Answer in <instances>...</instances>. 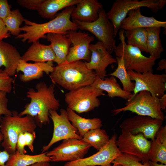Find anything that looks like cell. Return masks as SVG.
<instances>
[{
    "label": "cell",
    "instance_id": "cell-1",
    "mask_svg": "<svg viewBox=\"0 0 166 166\" xmlns=\"http://www.w3.org/2000/svg\"><path fill=\"white\" fill-rule=\"evenodd\" d=\"M54 88V84L48 86L44 81L36 85V91L29 88L27 92V97L30 101L25 105L24 110L18 115L21 117L25 115L32 117L37 125L40 127L49 124V110H57L60 106L59 100L55 96Z\"/></svg>",
    "mask_w": 166,
    "mask_h": 166
},
{
    "label": "cell",
    "instance_id": "cell-2",
    "mask_svg": "<svg viewBox=\"0 0 166 166\" xmlns=\"http://www.w3.org/2000/svg\"><path fill=\"white\" fill-rule=\"evenodd\" d=\"M75 6L65 8L54 18L44 23H38L25 19V25L20 28L21 31L24 33L20 34L15 38L21 39L23 42L27 41L28 43H33L40 38H46V35L48 33L65 35L69 30H77V25L70 19Z\"/></svg>",
    "mask_w": 166,
    "mask_h": 166
},
{
    "label": "cell",
    "instance_id": "cell-3",
    "mask_svg": "<svg viewBox=\"0 0 166 166\" xmlns=\"http://www.w3.org/2000/svg\"><path fill=\"white\" fill-rule=\"evenodd\" d=\"M49 76L53 84L71 91L91 85L97 76L94 71L88 69L85 62L79 60L53 67Z\"/></svg>",
    "mask_w": 166,
    "mask_h": 166
},
{
    "label": "cell",
    "instance_id": "cell-4",
    "mask_svg": "<svg viewBox=\"0 0 166 166\" xmlns=\"http://www.w3.org/2000/svg\"><path fill=\"white\" fill-rule=\"evenodd\" d=\"M37 125L32 117L26 115L20 116L16 111L12 115L2 117L0 122V132L3 139L1 145L10 154L16 151V146L19 135L22 132H34Z\"/></svg>",
    "mask_w": 166,
    "mask_h": 166
},
{
    "label": "cell",
    "instance_id": "cell-5",
    "mask_svg": "<svg viewBox=\"0 0 166 166\" xmlns=\"http://www.w3.org/2000/svg\"><path fill=\"white\" fill-rule=\"evenodd\" d=\"M124 30L121 29L119 33L120 42L116 46L114 52L116 57H122L127 70L143 73L153 72V67L157 58L147 57L138 48L128 45L125 42Z\"/></svg>",
    "mask_w": 166,
    "mask_h": 166
},
{
    "label": "cell",
    "instance_id": "cell-6",
    "mask_svg": "<svg viewBox=\"0 0 166 166\" xmlns=\"http://www.w3.org/2000/svg\"><path fill=\"white\" fill-rule=\"evenodd\" d=\"M129 111L138 115L161 119L164 114L159 104V98L152 96L148 91H141L127 101L124 107L113 109L112 113L116 115L122 112Z\"/></svg>",
    "mask_w": 166,
    "mask_h": 166
},
{
    "label": "cell",
    "instance_id": "cell-7",
    "mask_svg": "<svg viewBox=\"0 0 166 166\" xmlns=\"http://www.w3.org/2000/svg\"><path fill=\"white\" fill-rule=\"evenodd\" d=\"M103 91L91 85L69 91L65 95L68 108L78 113L92 111L98 107L100 102L98 97L104 95Z\"/></svg>",
    "mask_w": 166,
    "mask_h": 166
},
{
    "label": "cell",
    "instance_id": "cell-8",
    "mask_svg": "<svg viewBox=\"0 0 166 166\" xmlns=\"http://www.w3.org/2000/svg\"><path fill=\"white\" fill-rule=\"evenodd\" d=\"M78 29L87 30L93 34L104 45L108 51L113 53L116 46L114 27L102 8L98 13V18L91 23L72 21Z\"/></svg>",
    "mask_w": 166,
    "mask_h": 166
},
{
    "label": "cell",
    "instance_id": "cell-9",
    "mask_svg": "<svg viewBox=\"0 0 166 166\" xmlns=\"http://www.w3.org/2000/svg\"><path fill=\"white\" fill-rule=\"evenodd\" d=\"M116 143L122 153L136 157L143 164L149 160L151 141L148 140L142 133L134 135L122 129Z\"/></svg>",
    "mask_w": 166,
    "mask_h": 166
},
{
    "label": "cell",
    "instance_id": "cell-10",
    "mask_svg": "<svg viewBox=\"0 0 166 166\" xmlns=\"http://www.w3.org/2000/svg\"><path fill=\"white\" fill-rule=\"evenodd\" d=\"M141 7H146L156 12L159 8V0H117L110 10L106 13L107 16L113 25L116 37L120 29L121 24L131 10Z\"/></svg>",
    "mask_w": 166,
    "mask_h": 166
},
{
    "label": "cell",
    "instance_id": "cell-11",
    "mask_svg": "<svg viewBox=\"0 0 166 166\" xmlns=\"http://www.w3.org/2000/svg\"><path fill=\"white\" fill-rule=\"evenodd\" d=\"M127 72L131 80L135 82L132 98L139 92L144 90L148 91L152 96L159 98L165 94V74H154L151 72L140 73L132 70H127Z\"/></svg>",
    "mask_w": 166,
    "mask_h": 166
},
{
    "label": "cell",
    "instance_id": "cell-12",
    "mask_svg": "<svg viewBox=\"0 0 166 166\" xmlns=\"http://www.w3.org/2000/svg\"><path fill=\"white\" fill-rule=\"evenodd\" d=\"M90 147L82 139H69L46 154L52 162L72 161L83 158Z\"/></svg>",
    "mask_w": 166,
    "mask_h": 166
},
{
    "label": "cell",
    "instance_id": "cell-13",
    "mask_svg": "<svg viewBox=\"0 0 166 166\" xmlns=\"http://www.w3.org/2000/svg\"><path fill=\"white\" fill-rule=\"evenodd\" d=\"M117 139V135L114 133L107 143L95 154L87 157L67 162L64 166H111L112 162L123 154L118 148Z\"/></svg>",
    "mask_w": 166,
    "mask_h": 166
},
{
    "label": "cell",
    "instance_id": "cell-14",
    "mask_svg": "<svg viewBox=\"0 0 166 166\" xmlns=\"http://www.w3.org/2000/svg\"><path fill=\"white\" fill-rule=\"evenodd\" d=\"M49 113V117L53 123V133L49 143L43 147L42 152H46L53 144L61 140L72 138L82 139L77 129L70 123L66 110L61 109L60 114L55 110H51Z\"/></svg>",
    "mask_w": 166,
    "mask_h": 166
},
{
    "label": "cell",
    "instance_id": "cell-15",
    "mask_svg": "<svg viewBox=\"0 0 166 166\" xmlns=\"http://www.w3.org/2000/svg\"><path fill=\"white\" fill-rule=\"evenodd\" d=\"M164 120L147 116L137 115L127 118L120 125L122 129L128 130L133 134L142 133L147 139L153 140Z\"/></svg>",
    "mask_w": 166,
    "mask_h": 166
},
{
    "label": "cell",
    "instance_id": "cell-16",
    "mask_svg": "<svg viewBox=\"0 0 166 166\" xmlns=\"http://www.w3.org/2000/svg\"><path fill=\"white\" fill-rule=\"evenodd\" d=\"M67 34L72 46L69 48L65 63L81 60L89 62L91 56L89 45L94 41V37L87 33L77 30H69Z\"/></svg>",
    "mask_w": 166,
    "mask_h": 166
},
{
    "label": "cell",
    "instance_id": "cell-17",
    "mask_svg": "<svg viewBox=\"0 0 166 166\" xmlns=\"http://www.w3.org/2000/svg\"><path fill=\"white\" fill-rule=\"evenodd\" d=\"M89 49L91 52L89 62L84 61L89 69L95 70L96 76L104 79L106 76V69L110 64L117 63L116 58L113 57L100 42L95 44H90Z\"/></svg>",
    "mask_w": 166,
    "mask_h": 166
},
{
    "label": "cell",
    "instance_id": "cell-18",
    "mask_svg": "<svg viewBox=\"0 0 166 166\" xmlns=\"http://www.w3.org/2000/svg\"><path fill=\"white\" fill-rule=\"evenodd\" d=\"M53 61L47 62L28 63L20 59L19 61L16 72H22L23 73L19 75L20 81L26 82L42 77L45 73L49 74L53 71Z\"/></svg>",
    "mask_w": 166,
    "mask_h": 166
},
{
    "label": "cell",
    "instance_id": "cell-19",
    "mask_svg": "<svg viewBox=\"0 0 166 166\" xmlns=\"http://www.w3.org/2000/svg\"><path fill=\"white\" fill-rule=\"evenodd\" d=\"M122 22L120 29L127 30L139 28L160 27L166 28V22L159 21L153 17H148L142 15L140 8L131 10Z\"/></svg>",
    "mask_w": 166,
    "mask_h": 166
},
{
    "label": "cell",
    "instance_id": "cell-20",
    "mask_svg": "<svg viewBox=\"0 0 166 166\" xmlns=\"http://www.w3.org/2000/svg\"><path fill=\"white\" fill-rule=\"evenodd\" d=\"M102 4L97 0H81L76 5L71 15L72 21L91 23L98 18Z\"/></svg>",
    "mask_w": 166,
    "mask_h": 166
},
{
    "label": "cell",
    "instance_id": "cell-21",
    "mask_svg": "<svg viewBox=\"0 0 166 166\" xmlns=\"http://www.w3.org/2000/svg\"><path fill=\"white\" fill-rule=\"evenodd\" d=\"M21 56L16 47L10 43L0 40V68L10 76H14L16 72L17 65Z\"/></svg>",
    "mask_w": 166,
    "mask_h": 166
},
{
    "label": "cell",
    "instance_id": "cell-22",
    "mask_svg": "<svg viewBox=\"0 0 166 166\" xmlns=\"http://www.w3.org/2000/svg\"><path fill=\"white\" fill-rule=\"evenodd\" d=\"M55 58V55L50 45L42 44L39 40L33 42L21 58L27 62H35L54 61Z\"/></svg>",
    "mask_w": 166,
    "mask_h": 166
},
{
    "label": "cell",
    "instance_id": "cell-23",
    "mask_svg": "<svg viewBox=\"0 0 166 166\" xmlns=\"http://www.w3.org/2000/svg\"><path fill=\"white\" fill-rule=\"evenodd\" d=\"M46 38L50 42V45L55 55L54 62L57 65L65 63L71 44L69 38L61 34L48 33Z\"/></svg>",
    "mask_w": 166,
    "mask_h": 166
},
{
    "label": "cell",
    "instance_id": "cell-24",
    "mask_svg": "<svg viewBox=\"0 0 166 166\" xmlns=\"http://www.w3.org/2000/svg\"><path fill=\"white\" fill-rule=\"evenodd\" d=\"M92 86L102 90L106 91L108 96L111 98L115 97L121 98L127 100L132 97V93L126 92L123 90L117 82L115 77L111 76L102 79L97 76Z\"/></svg>",
    "mask_w": 166,
    "mask_h": 166
},
{
    "label": "cell",
    "instance_id": "cell-25",
    "mask_svg": "<svg viewBox=\"0 0 166 166\" xmlns=\"http://www.w3.org/2000/svg\"><path fill=\"white\" fill-rule=\"evenodd\" d=\"M149 160L166 164V126H161L151 140Z\"/></svg>",
    "mask_w": 166,
    "mask_h": 166
},
{
    "label": "cell",
    "instance_id": "cell-26",
    "mask_svg": "<svg viewBox=\"0 0 166 166\" xmlns=\"http://www.w3.org/2000/svg\"><path fill=\"white\" fill-rule=\"evenodd\" d=\"M81 0H43L37 10L42 18L51 20L54 18L59 10L75 6Z\"/></svg>",
    "mask_w": 166,
    "mask_h": 166
},
{
    "label": "cell",
    "instance_id": "cell-27",
    "mask_svg": "<svg viewBox=\"0 0 166 166\" xmlns=\"http://www.w3.org/2000/svg\"><path fill=\"white\" fill-rule=\"evenodd\" d=\"M66 111L68 118L72 124L78 130L79 135L82 138L90 130L100 128L102 124L101 120L97 118L86 119L80 116L74 111L68 107Z\"/></svg>",
    "mask_w": 166,
    "mask_h": 166
},
{
    "label": "cell",
    "instance_id": "cell-28",
    "mask_svg": "<svg viewBox=\"0 0 166 166\" xmlns=\"http://www.w3.org/2000/svg\"><path fill=\"white\" fill-rule=\"evenodd\" d=\"M46 152L35 155L22 154L16 151L10 154L6 166H30L36 163L51 161L50 158L46 155Z\"/></svg>",
    "mask_w": 166,
    "mask_h": 166
},
{
    "label": "cell",
    "instance_id": "cell-29",
    "mask_svg": "<svg viewBox=\"0 0 166 166\" xmlns=\"http://www.w3.org/2000/svg\"><path fill=\"white\" fill-rule=\"evenodd\" d=\"M161 28L153 27L146 28L147 31V46L150 57L159 58L164 51L160 37Z\"/></svg>",
    "mask_w": 166,
    "mask_h": 166
},
{
    "label": "cell",
    "instance_id": "cell-30",
    "mask_svg": "<svg viewBox=\"0 0 166 166\" xmlns=\"http://www.w3.org/2000/svg\"><path fill=\"white\" fill-rule=\"evenodd\" d=\"M124 37L127 39V44L139 48L148 53L147 46V31L146 28H139L125 30Z\"/></svg>",
    "mask_w": 166,
    "mask_h": 166
},
{
    "label": "cell",
    "instance_id": "cell-31",
    "mask_svg": "<svg viewBox=\"0 0 166 166\" xmlns=\"http://www.w3.org/2000/svg\"><path fill=\"white\" fill-rule=\"evenodd\" d=\"M109 136L106 131L100 128L92 129L89 131L83 137L82 140L99 151L108 142Z\"/></svg>",
    "mask_w": 166,
    "mask_h": 166
},
{
    "label": "cell",
    "instance_id": "cell-32",
    "mask_svg": "<svg viewBox=\"0 0 166 166\" xmlns=\"http://www.w3.org/2000/svg\"><path fill=\"white\" fill-rule=\"evenodd\" d=\"M117 64L116 69L110 75L118 78L121 81L124 91L131 93L133 91L135 87V83L132 81L127 73L124 64L122 57H116Z\"/></svg>",
    "mask_w": 166,
    "mask_h": 166
},
{
    "label": "cell",
    "instance_id": "cell-33",
    "mask_svg": "<svg viewBox=\"0 0 166 166\" xmlns=\"http://www.w3.org/2000/svg\"><path fill=\"white\" fill-rule=\"evenodd\" d=\"M24 19L19 10L16 9L11 11L3 22L9 33L16 37L20 34V26Z\"/></svg>",
    "mask_w": 166,
    "mask_h": 166
},
{
    "label": "cell",
    "instance_id": "cell-34",
    "mask_svg": "<svg viewBox=\"0 0 166 166\" xmlns=\"http://www.w3.org/2000/svg\"><path fill=\"white\" fill-rule=\"evenodd\" d=\"M36 138L35 132H30L27 131L22 132L19 135L16 146V151L21 154H25L27 151L25 149L27 146L32 152L34 150L33 143Z\"/></svg>",
    "mask_w": 166,
    "mask_h": 166
},
{
    "label": "cell",
    "instance_id": "cell-35",
    "mask_svg": "<svg viewBox=\"0 0 166 166\" xmlns=\"http://www.w3.org/2000/svg\"><path fill=\"white\" fill-rule=\"evenodd\" d=\"M140 160L133 156L126 153L117 157L112 163V164H120L125 166H149L148 162L142 163Z\"/></svg>",
    "mask_w": 166,
    "mask_h": 166
},
{
    "label": "cell",
    "instance_id": "cell-36",
    "mask_svg": "<svg viewBox=\"0 0 166 166\" xmlns=\"http://www.w3.org/2000/svg\"><path fill=\"white\" fill-rule=\"evenodd\" d=\"M13 79L4 70L0 69V91L10 93L12 89Z\"/></svg>",
    "mask_w": 166,
    "mask_h": 166
},
{
    "label": "cell",
    "instance_id": "cell-37",
    "mask_svg": "<svg viewBox=\"0 0 166 166\" xmlns=\"http://www.w3.org/2000/svg\"><path fill=\"white\" fill-rule=\"evenodd\" d=\"M7 93L5 91H0V122L2 115L10 116L12 115V111L8 108V100L6 97Z\"/></svg>",
    "mask_w": 166,
    "mask_h": 166
},
{
    "label": "cell",
    "instance_id": "cell-38",
    "mask_svg": "<svg viewBox=\"0 0 166 166\" xmlns=\"http://www.w3.org/2000/svg\"><path fill=\"white\" fill-rule=\"evenodd\" d=\"M43 0H18V3L22 7L31 10H37Z\"/></svg>",
    "mask_w": 166,
    "mask_h": 166
},
{
    "label": "cell",
    "instance_id": "cell-39",
    "mask_svg": "<svg viewBox=\"0 0 166 166\" xmlns=\"http://www.w3.org/2000/svg\"><path fill=\"white\" fill-rule=\"evenodd\" d=\"M11 8L7 0H0V19L3 22L10 13Z\"/></svg>",
    "mask_w": 166,
    "mask_h": 166
},
{
    "label": "cell",
    "instance_id": "cell-40",
    "mask_svg": "<svg viewBox=\"0 0 166 166\" xmlns=\"http://www.w3.org/2000/svg\"><path fill=\"white\" fill-rule=\"evenodd\" d=\"M3 139V136L0 132V145ZM10 154L6 150H0V166H6V164L8 161Z\"/></svg>",
    "mask_w": 166,
    "mask_h": 166
},
{
    "label": "cell",
    "instance_id": "cell-41",
    "mask_svg": "<svg viewBox=\"0 0 166 166\" xmlns=\"http://www.w3.org/2000/svg\"><path fill=\"white\" fill-rule=\"evenodd\" d=\"M10 37L3 22L0 19V40Z\"/></svg>",
    "mask_w": 166,
    "mask_h": 166
},
{
    "label": "cell",
    "instance_id": "cell-42",
    "mask_svg": "<svg viewBox=\"0 0 166 166\" xmlns=\"http://www.w3.org/2000/svg\"><path fill=\"white\" fill-rule=\"evenodd\" d=\"M159 104L161 110H164L165 112L166 107V94L165 93L159 98Z\"/></svg>",
    "mask_w": 166,
    "mask_h": 166
},
{
    "label": "cell",
    "instance_id": "cell-43",
    "mask_svg": "<svg viewBox=\"0 0 166 166\" xmlns=\"http://www.w3.org/2000/svg\"><path fill=\"white\" fill-rule=\"evenodd\" d=\"M158 66L156 69L158 70H162L163 69L166 70V60L165 59L160 60L158 63Z\"/></svg>",
    "mask_w": 166,
    "mask_h": 166
},
{
    "label": "cell",
    "instance_id": "cell-44",
    "mask_svg": "<svg viewBox=\"0 0 166 166\" xmlns=\"http://www.w3.org/2000/svg\"><path fill=\"white\" fill-rule=\"evenodd\" d=\"M30 166H52L49 164V162H41L34 164Z\"/></svg>",
    "mask_w": 166,
    "mask_h": 166
},
{
    "label": "cell",
    "instance_id": "cell-45",
    "mask_svg": "<svg viewBox=\"0 0 166 166\" xmlns=\"http://www.w3.org/2000/svg\"><path fill=\"white\" fill-rule=\"evenodd\" d=\"M149 166H166V164H159L157 162H154L150 160L148 161Z\"/></svg>",
    "mask_w": 166,
    "mask_h": 166
},
{
    "label": "cell",
    "instance_id": "cell-46",
    "mask_svg": "<svg viewBox=\"0 0 166 166\" xmlns=\"http://www.w3.org/2000/svg\"><path fill=\"white\" fill-rule=\"evenodd\" d=\"M159 0V8L160 10L162 9L165 6L166 3L165 0Z\"/></svg>",
    "mask_w": 166,
    "mask_h": 166
},
{
    "label": "cell",
    "instance_id": "cell-47",
    "mask_svg": "<svg viewBox=\"0 0 166 166\" xmlns=\"http://www.w3.org/2000/svg\"><path fill=\"white\" fill-rule=\"evenodd\" d=\"M111 166H125L120 164H113V165H112Z\"/></svg>",
    "mask_w": 166,
    "mask_h": 166
}]
</instances>
